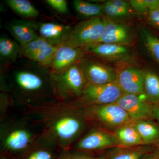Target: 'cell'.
I'll use <instances>...</instances> for the list:
<instances>
[{
	"mask_svg": "<svg viewBox=\"0 0 159 159\" xmlns=\"http://www.w3.org/2000/svg\"><path fill=\"white\" fill-rule=\"evenodd\" d=\"M107 22L105 16L88 19L80 22L72 29L64 44L83 48L98 43L102 36Z\"/></svg>",
	"mask_w": 159,
	"mask_h": 159,
	"instance_id": "1",
	"label": "cell"
},
{
	"mask_svg": "<svg viewBox=\"0 0 159 159\" xmlns=\"http://www.w3.org/2000/svg\"><path fill=\"white\" fill-rule=\"evenodd\" d=\"M55 89L65 97L82 96L86 86L85 78L78 63L59 73L50 74Z\"/></svg>",
	"mask_w": 159,
	"mask_h": 159,
	"instance_id": "2",
	"label": "cell"
},
{
	"mask_svg": "<svg viewBox=\"0 0 159 159\" xmlns=\"http://www.w3.org/2000/svg\"><path fill=\"white\" fill-rule=\"evenodd\" d=\"M86 85H100L116 82L117 69L106 63L90 57H84L78 63Z\"/></svg>",
	"mask_w": 159,
	"mask_h": 159,
	"instance_id": "3",
	"label": "cell"
},
{
	"mask_svg": "<svg viewBox=\"0 0 159 159\" xmlns=\"http://www.w3.org/2000/svg\"><path fill=\"white\" fill-rule=\"evenodd\" d=\"M89 112L97 122L108 129L115 130L133 123L127 113L117 102L94 106L91 107Z\"/></svg>",
	"mask_w": 159,
	"mask_h": 159,
	"instance_id": "4",
	"label": "cell"
},
{
	"mask_svg": "<svg viewBox=\"0 0 159 159\" xmlns=\"http://www.w3.org/2000/svg\"><path fill=\"white\" fill-rule=\"evenodd\" d=\"M83 49L85 53L108 62L129 63L133 57V52L129 46L96 43L86 46Z\"/></svg>",
	"mask_w": 159,
	"mask_h": 159,
	"instance_id": "5",
	"label": "cell"
},
{
	"mask_svg": "<svg viewBox=\"0 0 159 159\" xmlns=\"http://www.w3.org/2000/svg\"><path fill=\"white\" fill-rule=\"evenodd\" d=\"M123 94L116 81L100 85H86L81 97L90 104L99 106L116 102Z\"/></svg>",
	"mask_w": 159,
	"mask_h": 159,
	"instance_id": "6",
	"label": "cell"
},
{
	"mask_svg": "<svg viewBox=\"0 0 159 159\" xmlns=\"http://www.w3.org/2000/svg\"><path fill=\"white\" fill-rule=\"evenodd\" d=\"M138 37L133 27L124 21L107 19L102 36L97 43L116 44L130 47Z\"/></svg>",
	"mask_w": 159,
	"mask_h": 159,
	"instance_id": "7",
	"label": "cell"
},
{
	"mask_svg": "<svg viewBox=\"0 0 159 159\" xmlns=\"http://www.w3.org/2000/svg\"><path fill=\"white\" fill-rule=\"evenodd\" d=\"M117 71L116 81L124 93L144 96L143 70L126 63Z\"/></svg>",
	"mask_w": 159,
	"mask_h": 159,
	"instance_id": "8",
	"label": "cell"
},
{
	"mask_svg": "<svg viewBox=\"0 0 159 159\" xmlns=\"http://www.w3.org/2000/svg\"><path fill=\"white\" fill-rule=\"evenodd\" d=\"M116 102L127 113L133 122L153 119V105L144 96L124 93Z\"/></svg>",
	"mask_w": 159,
	"mask_h": 159,
	"instance_id": "9",
	"label": "cell"
},
{
	"mask_svg": "<svg viewBox=\"0 0 159 159\" xmlns=\"http://www.w3.org/2000/svg\"><path fill=\"white\" fill-rule=\"evenodd\" d=\"M83 48L63 44L59 46L51 64V73L59 74L78 63L84 56Z\"/></svg>",
	"mask_w": 159,
	"mask_h": 159,
	"instance_id": "10",
	"label": "cell"
},
{
	"mask_svg": "<svg viewBox=\"0 0 159 159\" xmlns=\"http://www.w3.org/2000/svg\"><path fill=\"white\" fill-rule=\"evenodd\" d=\"M119 146L114 133L101 130L93 131L84 137L77 145L83 150H102Z\"/></svg>",
	"mask_w": 159,
	"mask_h": 159,
	"instance_id": "11",
	"label": "cell"
},
{
	"mask_svg": "<svg viewBox=\"0 0 159 159\" xmlns=\"http://www.w3.org/2000/svg\"><path fill=\"white\" fill-rule=\"evenodd\" d=\"M72 30L70 26L54 22L43 23L38 28L39 36L55 46L64 43Z\"/></svg>",
	"mask_w": 159,
	"mask_h": 159,
	"instance_id": "12",
	"label": "cell"
},
{
	"mask_svg": "<svg viewBox=\"0 0 159 159\" xmlns=\"http://www.w3.org/2000/svg\"><path fill=\"white\" fill-rule=\"evenodd\" d=\"M155 149L154 145H142L130 147L117 146L109 149L99 159H142Z\"/></svg>",
	"mask_w": 159,
	"mask_h": 159,
	"instance_id": "13",
	"label": "cell"
},
{
	"mask_svg": "<svg viewBox=\"0 0 159 159\" xmlns=\"http://www.w3.org/2000/svg\"><path fill=\"white\" fill-rule=\"evenodd\" d=\"M9 30L21 47L39 37L35 24L29 21L16 20L10 24Z\"/></svg>",
	"mask_w": 159,
	"mask_h": 159,
	"instance_id": "14",
	"label": "cell"
},
{
	"mask_svg": "<svg viewBox=\"0 0 159 159\" xmlns=\"http://www.w3.org/2000/svg\"><path fill=\"white\" fill-rule=\"evenodd\" d=\"M82 121L77 117L65 116L57 120L54 124V132L57 137L63 140L73 139L82 129Z\"/></svg>",
	"mask_w": 159,
	"mask_h": 159,
	"instance_id": "15",
	"label": "cell"
},
{
	"mask_svg": "<svg viewBox=\"0 0 159 159\" xmlns=\"http://www.w3.org/2000/svg\"><path fill=\"white\" fill-rule=\"evenodd\" d=\"M139 37L142 50L159 65V38L145 27L140 30Z\"/></svg>",
	"mask_w": 159,
	"mask_h": 159,
	"instance_id": "16",
	"label": "cell"
},
{
	"mask_svg": "<svg viewBox=\"0 0 159 159\" xmlns=\"http://www.w3.org/2000/svg\"><path fill=\"white\" fill-rule=\"evenodd\" d=\"M114 134L120 147H130L143 145L141 137L133 123L117 129L114 130Z\"/></svg>",
	"mask_w": 159,
	"mask_h": 159,
	"instance_id": "17",
	"label": "cell"
},
{
	"mask_svg": "<svg viewBox=\"0 0 159 159\" xmlns=\"http://www.w3.org/2000/svg\"><path fill=\"white\" fill-rule=\"evenodd\" d=\"M143 145H154L159 139V125L151 120H140L133 123Z\"/></svg>",
	"mask_w": 159,
	"mask_h": 159,
	"instance_id": "18",
	"label": "cell"
},
{
	"mask_svg": "<svg viewBox=\"0 0 159 159\" xmlns=\"http://www.w3.org/2000/svg\"><path fill=\"white\" fill-rule=\"evenodd\" d=\"M144 95L152 105L159 103V76L151 70H144Z\"/></svg>",
	"mask_w": 159,
	"mask_h": 159,
	"instance_id": "19",
	"label": "cell"
},
{
	"mask_svg": "<svg viewBox=\"0 0 159 159\" xmlns=\"http://www.w3.org/2000/svg\"><path fill=\"white\" fill-rule=\"evenodd\" d=\"M16 81L18 85L24 90L35 92L41 89L43 85L42 79L37 74L31 71L22 70L16 73Z\"/></svg>",
	"mask_w": 159,
	"mask_h": 159,
	"instance_id": "20",
	"label": "cell"
},
{
	"mask_svg": "<svg viewBox=\"0 0 159 159\" xmlns=\"http://www.w3.org/2000/svg\"><path fill=\"white\" fill-rule=\"evenodd\" d=\"M31 140L30 134L26 130L17 129L13 131L7 136L6 145L8 149L20 151L25 148Z\"/></svg>",
	"mask_w": 159,
	"mask_h": 159,
	"instance_id": "21",
	"label": "cell"
},
{
	"mask_svg": "<svg viewBox=\"0 0 159 159\" xmlns=\"http://www.w3.org/2000/svg\"><path fill=\"white\" fill-rule=\"evenodd\" d=\"M21 47L18 43L2 36L0 38V56L1 59L13 61L20 55Z\"/></svg>",
	"mask_w": 159,
	"mask_h": 159,
	"instance_id": "22",
	"label": "cell"
},
{
	"mask_svg": "<svg viewBox=\"0 0 159 159\" xmlns=\"http://www.w3.org/2000/svg\"><path fill=\"white\" fill-rule=\"evenodd\" d=\"M73 5L77 13L83 17L90 19L104 16L103 6L81 0H75Z\"/></svg>",
	"mask_w": 159,
	"mask_h": 159,
	"instance_id": "23",
	"label": "cell"
},
{
	"mask_svg": "<svg viewBox=\"0 0 159 159\" xmlns=\"http://www.w3.org/2000/svg\"><path fill=\"white\" fill-rule=\"evenodd\" d=\"M102 6L104 16L114 21H123L132 16L134 12L132 9H125L113 6L107 1L103 3Z\"/></svg>",
	"mask_w": 159,
	"mask_h": 159,
	"instance_id": "24",
	"label": "cell"
},
{
	"mask_svg": "<svg viewBox=\"0 0 159 159\" xmlns=\"http://www.w3.org/2000/svg\"><path fill=\"white\" fill-rule=\"evenodd\" d=\"M6 3L13 11L23 17L34 18L39 15L37 9L27 0H7Z\"/></svg>",
	"mask_w": 159,
	"mask_h": 159,
	"instance_id": "25",
	"label": "cell"
},
{
	"mask_svg": "<svg viewBox=\"0 0 159 159\" xmlns=\"http://www.w3.org/2000/svg\"><path fill=\"white\" fill-rule=\"evenodd\" d=\"M49 44H51L39 36L37 39L21 47L20 56L28 58L32 54L41 51L44 48Z\"/></svg>",
	"mask_w": 159,
	"mask_h": 159,
	"instance_id": "26",
	"label": "cell"
},
{
	"mask_svg": "<svg viewBox=\"0 0 159 159\" xmlns=\"http://www.w3.org/2000/svg\"><path fill=\"white\" fill-rule=\"evenodd\" d=\"M134 12L140 15H148L149 9L145 5L144 0H130L129 1Z\"/></svg>",
	"mask_w": 159,
	"mask_h": 159,
	"instance_id": "27",
	"label": "cell"
},
{
	"mask_svg": "<svg viewBox=\"0 0 159 159\" xmlns=\"http://www.w3.org/2000/svg\"><path fill=\"white\" fill-rule=\"evenodd\" d=\"M46 2L58 12L63 14L68 12L67 3L65 0H47Z\"/></svg>",
	"mask_w": 159,
	"mask_h": 159,
	"instance_id": "28",
	"label": "cell"
},
{
	"mask_svg": "<svg viewBox=\"0 0 159 159\" xmlns=\"http://www.w3.org/2000/svg\"><path fill=\"white\" fill-rule=\"evenodd\" d=\"M28 58L36 61L41 66L44 67L51 66L53 61V60L40 52L32 54Z\"/></svg>",
	"mask_w": 159,
	"mask_h": 159,
	"instance_id": "29",
	"label": "cell"
},
{
	"mask_svg": "<svg viewBox=\"0 0 159 159\" xmlns=\"http://www.w3.org/2000/svg\"><path fill=\"white\" fill-rule=\"evenodd\" d=\"M148 25L159 30V8L149 10L147 16Z\"/></svg>",
	"mask_w": 159,
	"mask_h": 159,
	"instance_id": "30",
	"label": "cell"
},
{
	"mask_svg": "<svg viewBox=\"0 0 159 159\" xmlns=\"http://www.w3.org/2000/svg\"><path fill=\"white\" fill-rule=\"evenodd\" d=\"M27 159H52V155L48 151L38 150L31 154Z\"/></svg>",
	"mask_w": 159,
	"mask_h": 159,
	"instance_id": "31",
	"label": "cell"
},
{
	"mask_svg": "<svg viewBox=\"0 0 159 159\" xmlns=\"http://www.w3.org/2000/svg\"><path fill=\"white\" fill-rule=\"evenodd\" d=\"M107 2L111 5L118 6L120 8L128 9H132L129 2L127 1H123V0H109V1H107Z\"/></svg>",
	"mask_w": 159,
	"mask_h": 159,
	"instance_id": "32",
	"label": "cell"
},
{
	"mask_svg": "<svg viewBox=\"0 0 159 159\" xmlns=\"http://www.w3.org/2000/svg\"><path fill=\"white\" fill-rule=\"evenodd\" d=\"M144 2L149 10L159 8V0H144Z\"/></svg>",
	"mask_w": 159,
	"mask_h": 159,
	"instance_id": "33",
	"label": "cell"
},
{
	"mask_svg": "<svg viewBox=\"0 0 159 159\" xmlns=\"http://www.w3.org/2000/svg\"><path fill=\"white\" fill-rule=\"evenodd\" d=\"M63 159H99V157H95L84 154H73L69 155Z\"/></svg>",
	"mask_w": 159,
	"mask_h": 159,
	"instance_id": "34",
	"label": "cell"
},
{
	"mask_svg": "<svg viewBox=\"0 0 159 159\" xmlns=\"http://www.w3.org/2000/svg\"><path fill=\"white\" fill-rule=\"evenodd\" d=\"M142 159H159V151L155 149L147 154Z\"/></svg>",
	"mask_w": 159,
	"mask_h": 159,
	"instance_id": "35",
	"label": "cell"
},
{
	"mask_svg": "<svg viewBox=\"0 0 159 159\" xmlns=\"http://www.w3.org/2000/svg\"><path fill=\"white\" fill-rule=\"evenodd\" d=\"M152 116L153 119L156 120L157 124L159 125V103L153 105Z\"/></svg>",
	"mask_w": 159,
	"mask_h": 159,
	"instance_id": "36",
	"label": "cell"
},
{
	"mask_svg": "<svg viewBox=\"0 0 159 159\" xmlns=\"http://www.w3.org/2000/svg\"><path fill=\"white\" fill-rule=\"evenodd\" d=\"M154 146L155 149L159 151V139L156 144H155V145H154Z\"/></svg>",
	"mask_w": 159,
	"mask_h": 159,
	"instance_id": "37",
	"label": "cell"
},
{
	"mask_svg": "<svg viewBox=\"0 0 159 159\" xmlns=\"http://www.w3.org/2000/svg\"></svg>",
	"mask_w": 159,
	"mask_h": 159,
	"instance_id": "38",
	"label": "cell"
}]
</instances>
